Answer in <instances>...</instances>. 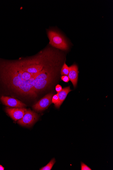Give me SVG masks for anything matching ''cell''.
I'll list each match as a JSON object with an SVG mask.
<instances>
[{
    "instance_id": "obj_1",
    "label": "cell",
    "mask_w": 113,
    "mask_h": 170,
    "mask_svg": "<svg viewBox=\"0 0 113 170\" xmlns=\"http://www.w3.org/2000/svg\"><path fill=\"white\" fill-rule=\"evenodd\" d=\"M51 61V57L44 50L29 58L16 61H1L0 79L16 93L35 97L37 96L35 87L37 78Z\"/></svg>"
},
{
    "instance_id": "obj_2",
    "label": "cell",
    "mask_w": 113,
    "mask_h": 170,
    "mask_svg": "<svg viewBox=\"0 0 113 170\" xmlns=\"http://www.w3.org/2000/svg\"><path fill=\"white\" fill-rule=\"evenodd\" d=\"M48 36L49 40V43L53 47L62 50H67L68 44L62 35L57 31L52 30L48 31Z\"/></svg>"
},
{
    "instance_id": "obj_3",
    "label": "cell",
    "mask_w": 113,
    "mask_h": 170,
    "mask_svg": "<svg viewBox=\"0 0 113 170\" xmlns=\"http://www.w3.org/2000/svg\"><path fill=\"white\" fill-rule=\"evenodd\" d=\"M38 116L36 113L31 110H27L23 117L18 120V123L23 126H31L34 124L38 119Z\"/></svg>"
},
{
    "instance_id": "obj_4",
    "label": "cell",
    "mask_w": 113,
    "mask_h": 170,
    "mask_svg": "<svg viewBox=\"0 0 113 170\" xmlns=\"http://www.w3.org/2000/svg\"><path fill=\"white\" fill-rule=\"evenodd\" d=\"M53 96V94L52 93L47 94L33 106V108L36 111H41L48 108L52 103Z\"/></svg>"
},
{
    "instance_id": "obj_5",
    "label": "cell",
    "mask_w": 113,
    "mask_h": 170,
    "mask_svg": "<svg viewBox=\"0 0 113 170\" xmlns=\"http://www.w3.org/2000/svg\"><path fill=\"white\" fill-rule=\"evenodd\" d=\"M26 110L24 108H11L9 107L5 109L6 112L15 121L19 120L23 117Z\"/></svg>"
},
{
    "instance_id": "obj_6",
    "label": "cell",
    "mask_w": 113,
    "mask_h": 170,
    "mask_svg": "<svg viewBox=\"0 0 113 170\" xmlns=\"http://www.w3.org/2000/svg\"><path fill=\"white\" fill-rule=\"evenodd\" d=\"M2 102L6 106L14 108H23L26 104L12 97L2 96L1 98Z\"/></svg>"
},
{
    "instance_id": "obj_7",
    "label": "cell",
    "mask_w": 113,
    "mask_h": 170,
    "mask_svg": "<svg viewBox=\"0 0 113 170\" xmlns=\"http://www.w3.org/2000/svg\"><path fill=\"white\" fill-rule=\"evenodd\" d=\"M70 71L68 76L72 84H73L74 88L76 87L78 77V68L77 66L76 65H72L70 67Z\"/></svg>"
},
{
    "instance_id": "obj_8",
    "label": "cell",
    "mask_w": 113,
    "mask_h": 170,
    "mask_svg": "<svg viewBox=\"0 0 113 170\" xmlns=\"http://www.w3.org/2000/svg\"><path fill=\"white\" fill-rule=\"evenodd\" d=\"M71 91L70 86H68L62 89L61 92L57 93L59 100L58 102L55 104V106L56 108H59L60 107L62 103L66 98L68 93Z\"/></svg>"
},
{
    "instance_id": "obj_9",
    "label": "cell",
    "mask_w": 113,
    "mask_h": 170,
    "mask_svg": "<svg viewBox=\"0 0 113 170\" xmlns=\"http://www.w3.org/2000/svg\"><path fill=\"white\" fill-rule=\"evenodd\" d=\"M56 162V160L55 158L52 159L49 162L48 164L46 166L43 167L41 168L40 169V170H51L52 169L53 167L54 166Z\"/></svg>"
},
{
    "instance_id": "obj_10",
    "label": "cell",
    "mask_w": 113,
    "mask_h": 170,
    "mask_svg": "<svg viewBox=\"0 0 113 170\" xmlns=\"http://www.w3.org/2000/svg\"><path fill=\"white\" fill-rule=\"evenodd\" d=\"M70 67L64 63L61 69V73L62 75H67L68 76L69 71H70Z\"/></svg>"
},
{
    "instance_id": "obj_11",
    "label": "cell",
    "mask_w": 113,
    "mask_h": 170,
    "mask_svg": "<svg viewBox=\"0 0 113 170\" xmlns=\"http://www.w3.org/2000/svg\"><path fill=\"white\" fill-rule=\"evenodd\" d=\"M59 100V99L58 93L55 94V95L53 96L52 99V103H54L55 104H56L58 102Z\"/></svg>"
},
{
    "instance_id": "obj_12",
    "label": "cell",
    "mask_w": 113,
    "mask_h": 170,
    "mask_svg": "<svg viewBox=\"0 0 113 170\" xmlns=\"http://www.w3.org/2000/svg\"><path fill=\"white\" fill-rule=\"evenodd\" d=\"M81 170H92L87 165L81 162Z\"/></svg>"
},
{
    "instance_id": "obj_13",
    "label": "cell",
    "mask_w": 113,
    "mask_h": 170,
    "mask_svg": "<svg viewBox=\"0 0 113 170\" xmlns=\"http://www.w3.org/2000/svg\"><path fill=\"white\" fill-rule=\"evenodd\" d=\"M61 79L65 83H68L70 81V79H69L68 76H67V75H63L61 77Z\"/></svg>"
},
{
    "instance_id": "obj_14",
    "label": "cell",
    "mask_w": 113,
    "mask_h": 170,
    "mask_svg": "<svg viewBox=\"0 0 113 170\" xmlns=\"http://www.w3.org/2000/svg\"><path fill=\"white\" fill-rule=\"evenodd\" d=\"M56 90L57 93L61 92L62 90V86L60 85H57L55 88Z\"/></svg>"
},
{
    "instance_id": "obj_15",
    "label": "cell",
    "mask_w": 113,
    "mask_h": 170,
    "mask_svg": "<svg viewBox=\"0 0 113 170\" xmlns=\"http://www.w3.org/2000/svg\"><path fill=\"white\" fill-rule=\"evenodd\" d=\"M4 168L2 165H0V170H4Z\"/></svg>"
}]
</instances>
